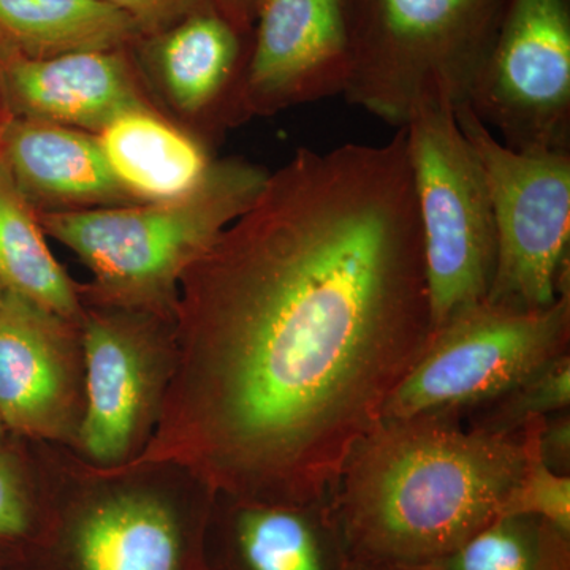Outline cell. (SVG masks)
<instances>
[{"label": "cell", "mask_w": 570, "mask_h": 570, "mask_svg": "<svg viewBox=\"0 0 570 570\" xmlns=\"http://www.w3.org/2000/svg\"><path fill=\"white\" fill-rule=\"evenodd\" d=\"M179 284L184 459L236 497L330 501L433 333L404 127L296 149Z\"/></svg>", "instance_id": "6da1fadb"}, {"label": "cell", "mask_w": 570, "mask_h": 570, "mask_svg": "<svg viewBox=\"0 0 570 570\" xmlns=\"http://www.w3.org/2000/svg\"><path fill=\"white\" fill-rule=\"evenodd\" d=\"M466 105L510 149L570 153V0H504Z\"/></svg>", "instance_id": "ba28073f"}, {"label": "cell", "mask_w": 570, "mask_h": 570, "mask_svg": "<svg viewBox=\"0 0 570 570\" xmlns=\"http://www.w3.org/2000/svg\"><path fill=\"white\" fill-rule=\"evenodd\" d=\"M504 0H344L343 96L396 129L423 99L468 102Z\"/></svg>", "instance_id": "277c9868"}, {"label": "cell", "mask_w": 570, "mask_h": 570, "mask_svg": "<svg viewBox=\"0 0 570 570\" xmlns=\"http://www.w3.org/2000/svg\"><path fill=\"white\" fill-rule=\"evenodd\" d=\"M406 145L430 294L431 325L489 298L497 268V228L485 175L464 137L455 107L420 100Z\"/></svg>", "instance_id": "5b68a950"}, {"label": "cell", "mask_w": 570, "mask_h": 570, "mask_svg": "<svg viewBox=\"0 0 570 570\" xmlns=\"http://www.w3.org/2000/svg\"><path fill=\"white\" fill-rule=\"evenodd\" d=\"M217 2L235 20L243 22L247 28H253L255 10H257L261 0H217Z\"/></svg>", "instance_id": "484cf974"}, {"label": "cell", "mask_w": 570, "mask_h": 570, "mask_svg": "<svg viewBox=\"0 0 570 570\" xmlns=\"http://www.w3.org/2000/svg\"><path fill=\"white\" fill-rule=\"evenodd\" d=\"M569 340L570 285L547 309L485 299L433 330L390 397L384 419L460 415L466 407L493 403L569 354Z\"/></svg>", "instance_id": "8992f818"}, {"label": "cell", "mask_w": 570, "mask_h": 570, "mask_svg": "<svg viewBox=\"0 0 570 570\" xmlns=\"http://www.w3.org/2000/svg\"><path fill=\"white\" fill-rule=\"evenodd\" d=\"M140 26L104 0H0V58L122 50Z\"/></svg>", "instance_id": "2e32d148"}, {"label": "cell", "mask_w": 570, "mask_h": 570, "mask_svg": "<svg viewBox=\"0 0 570 570\" xmlns=\"http://www.w3.org/2000/svg\"><path fill=\"white\" fill-rule=\"evenodd\" d=\"M348 73L344 0H261L243 75L242 116L343 96Z\"/></svg>", "instance_id": "9c48e42d"}, {"label": "cell", "mask_w": 570, "mask_h": 570, "mask_svg": "<svg viewBox=\"0 0 570 570\" xmlns=\"http://www.w3.org/2000/svg\"><path fill=\"white\" fill-rule=\"evenodd\" d=\"M266 178L258 165L227 159L171 200L36 213L41 230L91 269L105 302L156 311L175 305L186 269L254 204Z\"/></svg>", "instance_id": "3957f363"}, {"label": "cell", "mask_w": 570, "mask_h": 570, "mask_svg": "<svg viewBox=\"0 0 570 570\" xmlns=\"http://www.w3.org/2000/svg\"><path fill=\"white\" fill-rule=\"evenodd\" d=\"M7 116L99 134L112 119L145 107L121 50L51 58H0Z\"/></svg>", "instance_id": "8fae6325"}, {"label": "cell", "mask_w": 570, "mask_h": 570, "mask_svg": "<svg viewBox=\"0 0 570 570\" xmlns=\"http://www.w3.org/2000/svg\"><path fill=\"white\" fill-rule=\"evenodd\" d=\"M96 137L112 175L138 204L190 193L213 164L189 135L146 107L112 119Z\"/></svg>", "instance_id": "9a60e30c"}, {"label": "cell", "mask_w": 570, "mask_h": 570, "mask_svg": "<svg viewBox=\"0 0 570 570\" xmlns=\"http://www.w3.org/2000/svg\"><path fill=\"white\" fill-rule=\"evenodd\" d=\"M298 508L261 504L238 523V542L249 570H330L325 542Z\"/></svg>", "instance_id": "ffe728a7"}, {"label": "cell", "mask_w": 570, "mask_h": 570, "mask_svg": "<svg viewBox=\"0 0 570 570\" xmlns=\"http://www.w3.org/2000/svg\"><path fill=\"white\" fill-rule=\"evenodd\" d=\"M28 504L13 464L0 455V535L14 538L28 530Z\"/></svg>", "instance_id": "603a6c76"}, {"label": "cell", "mask_w": 570, "mask_h": 570, "mask_svg": "<svg viewBox=\"0 0 570 570\" xmlns=\"http://www.w3.org/2000/svg\"><path fill=\"white\" fill-rule=\"evenodd\" d=\"M362 570H403V569H392V568H374V566H360Z\"/></svg>", "instance_id": "83f0119b"}, {"label": "cell", "mask_w": 570, "mask_h": 570, "mask_svg": "<svg viewBox=\"0 0 570 570\" xmlns=\"http://www.w3.org/2000/svg\"><path fill=\"white\" fill-rule=\"evenodd\" d=\"M3 428H6V425H3L2 419H0V442H2L3 438Z\"/></svg>", "instance_id": "f1b7e54d"}, {"label": "cell", "mask_w": 570, "mask_h": 570, "mask_svg": "<svg viewBox=\"0 0 570 570\" xmlns=\"http://www.w3.org/2000/svg\"><path fill=\"white\" fill-rule=\"evenodd\" d=\"M6 108H3L2 96H0V126H2L3 119H6Z\"/></svg>", "instance_id": "4316f807"}, {"label": "cell", "mask_w": 570, "mask_h": 570, "mask_svg": "<svg viewBox=\"0 0 570 570\" xmlns=\"http://www.w3.org/2000/svg\"><path fill=\"white\" fill-rule=\"evenodd\" d=\"M104 2L110 3L127 17L132 18L140 26L141 32L146 33L164 28L198 0H104Z\"/></svg>", "instance_id": "cb8c5ba5"}, {"label": "cell", "mask_w": 570, "mask_h": 570, "mask_svg": "<svg viewBox=\"0 0 570 570\" xmlns=\"http://www.w3.org/2000/svg\"><path fill=\"white\" fill-rule=\"evenodd\" d=\"M36 209L0 160V284L63 322L80 317L69 276L52 257Z\"/></svg>", "instance_id": "ac0fdd59"}, {"label": "cell", "mask_w": 570, "mask_h": 570, "mask_svg": "<svg viewBox=\"0 0 570 570\" xmlns=\"http://www.w3.org/2000/svg\"><path fill=\"white\" fill-rule=\"evenodd\" d=\"M547 417H532L521 426L524 463L501 517H534L570 535V478L554 472L540 450V434Z\"/></svg>", "instance_id": "44dd1931"}, {"label": "cell", "mask_w": 570, "mask_h": 570, "mask_svg": "<svg viewBox=\"0 0 570 570\" xmlns=\"http://www.w3.org/2000/svg\"><path fill=\"white\" fill-rule=\"evenodd\" d=\"M0 160L37 213L138 204L112 175L97 137L82 130L6 116Z\"/></svg>", "instance_id": "7c38bea8"}, {"label": "cell", "mask_w": 570, "mask_h": 570, "mask_svg": "<svg viewBox=\"0 0 570 570\" xmlns=\"http://www.w3.org/2000/svg\"><path fill=\"white\" fill-rule=\"evenodd\" d=\"M77 551L81 570H178V531L156 499L121 497L86 517Z\"/></svg>", "instance_id": "e0dca14e"}, {"label": "cell", "mask_w": 570, "mask_h": 570, "mask_svg": "<svg viewBox=\"0 0 570 570\" xmlns=\"http://www.w3.org/2000/svg\"><path fill=\"white\" fill-rule=\"evenodd\" d=\"M403 570H569V535L534 517H499L449 557Z\"/></svg>", "instance_id": "d6986e66"}, {"label": "cell", "mask_w": 570, "mask_h": 570, "mask_svg": "<svg viewBox=\"0 0 570 570\" xmlns=\"http://www.w3.org/2000/svg\"><path fill=\"white\" fill-rule=\"evenodd\" d=\"M3 291H6V288H3V285L0 284V298H2Z\"/></svg>", "instance_id": "f546056e"}, {"label": "cell", "mask_w": 570, "mask_h": 570, "mask_svg": "<svg viewBox=\"0 0 570 570\" xmlns=\"http://www.w3.org/2000/svg\"><path fill=\"white\" fill-rule=\"evenodd\" d=\"M86 412L82 448L99 463L122 460L132 445L151 384L142 337L118 317H91L85 326Z\"/></svg>", "instance_id": "5bb4252c"}, {"label": "cell", "mask_w": 570, "mask_h": 570, "mask_svg": "<svg viewBox=\"0 0 570 570\" xmlns=\"http://www.w3.org/2000/svg\"><path fill=\"white\" fill-rule=\"evenodd\" d=\"M456 417L384 419L348 456L328 504L358 566L423 568L501 517L523 431L463 430Z\"/></svg>", "instance_id": "7a4b0ae2"}, {"label": "cell", "mask_w": 570, "mask_h": 570, "mask_svg": "<svg viewBox=\"0 0 570 570\" xmlns=\"http://www.w3.org/2000/svg\"><path fill=\"white\" fill-rule=\"evenodd\" d=\"M479 420L480 430L515 433L532 417H550L570 404V356L561 355L497 401Z\"/></svg>", "instance_id": "7402d4cb"}, {"label": "cell", "mask_w": 570, "mask_h": 570, "mask_svg": "<svg viewBox=\"0 0 570 570\" xmlns=\"http://www.w3.org/2000/svg\"><path fill=\"white\" fill-rule=\"evenodd\" d=\"M540 450H542L543 460L550 469L560 474L569 475L570 461V420L569 414L566 417L551 420L546 419L542 434H540Z\"/></svg>", "instance_id": "d4e9b609"}, {"label": "cell", "mask_w": 570, "mask_h": 570, "mask_svg": "<svg viewBox=\"0 0 570 570\" xmlns=\"http://www.w3.org/2000/svg\"><path fill=\"white\" fill-rule=\"evenodd\" d=\"M455 115L493 208L497 268L487 302L547 309L570 285V153L515 151L466 104Z\"/></svg>", "instance_id": "52a82bcc"}, {"label": "cell", "mask_w": 570, "mask_h": 570, "mask_svg": "<svg viewBox=\"0 0 570 570\" xmlns=\"http://www.w3.org/2000/svg\"><path fill=\"white\" fill-rule=\"evenodd\" d=\"M160 29L153 56L171 102L187 115L224 107L232 118H242L239 97L253 28L235 20L217 0H198Z\"/></svg>", "instance_id": "4fadbf2b"}, {"label": "cell", "mask_w": 570, "mask_h": 570, "mask_svg": "<svg viewBox=\"0 0 570 570\" xmlns=\"http://www.w3.org/2000/svg\"><path fill=\"white\" fill-rule=\"evenodd\" d=\"M67 322L31 299L0 298V419L28 436L55 438L73 414L75 371Z\"/></svg>", "instance_id": "30bf717a"}]
</instances>
